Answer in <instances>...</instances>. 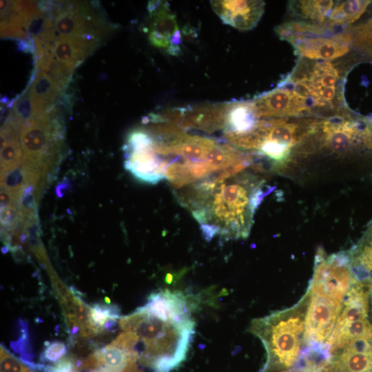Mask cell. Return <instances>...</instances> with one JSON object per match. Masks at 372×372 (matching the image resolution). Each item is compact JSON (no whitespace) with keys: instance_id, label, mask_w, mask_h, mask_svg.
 Returning <instances> with one entry per match:
<instances>
[{"instance_id":"cell-10","label":"cell","mask_w":372,"mask_h":372,"mask_svg":"<svg viewBox=\"0 0 372 372\" xmlns=\"http://www.w3.org/2000/svg\"><path fill=\"white\" fill-rule=\"evenodd\" d=\"M211 5L224 23L239 30L253 29L265 10L262 1H211Z\"/></svg>"},{"instance_id":"cell-15","label":"cell","mask_w":372,"mask_h":372,"mask_svg":"<svg viewBox=\"0 0 372 372\" xmlns=\"http://www.w3.org/2000/svg\"><path fill=\"white\" fill-rule=\"evenodd\" d=\"M258 121L252 101L230 103L224 128L225 138L250 133L255 129Z\"/></svg>"},{"instance_id":"cell-12","label":"cell","mask_w":372,"mask_h":372,"mask_svg":"<svg viewBox=\"0 0 372 372\" xmlns=\"http://www.w3.org/2000/svg\"><path fill=\"white\" fill-rule=\"evenodd\" d=\"M230 103L206 104L183 108L181 127H196L206 132L225 128Z\"/></svg>"},{"instance_id":"cell-22","label":"cell","mask_w":372,"mask_h":372,"mask_svg":"<svg viewBox=\"0 0 372 372\" xmlns=\"http://www.w3.org/2000/svg\"><path fill=\"white\" fill-rule=\"evenodd\" d=\"M67 353L65 344L60 341H54L48 344L41 355L43 362L58 364L62 361Z\"/></svg>"},{"instance_id":"cell-1","label":"cell","mask_w":372,"mask_h":372,"mask_svg":"<svg viewBox=\"0 0 372 372\" xmlns=\"http://www.w3.org/2000/svg\"><path fill=\"white\" fill-rule=\"evenodd\" d=\"M269 192L262 180L249 173H239L221 183L214 177L198 183L185 192L183 203L192 208L206 240L217 234L245 238L255 212Z\"/></svg>"},{"instance_id":"cell-23","label":"cell","mask_w":372,"mask_h":372,"mask_svg":"<svg viewBox=\"0 0 372 372\" xmlns=\"http://www.w3.org/2000/svg\"><path fill=\"white\" fill-rule=\"evenodd\" d=\"M71 184L68 179H65L57 185L55 189L56 194L58 197H62L65 192L70 189Z\"/></svg>"},{"instance_id":"cell-4","label":"cell","mask_w":372,"mask_h":372,"mask_svg":"<svg viewBox=\"0 0 372 372\" xmlns=\"http://www.w3.org/2000/svg\"><path fill=\"white\" fill-rule=\"evenodd\" d=\"M23 163L41 170L44 176L56 163L63 145V126L57 106L26 122L19 131Z\"/></svg>"},{"instance_id":"cell-11","label":"cell","mask_w":372,"mask_h":372,"mask_svg":"<svg viewBox=\"0 0 372 372\" xmlns=\"http://www.w3.org/2000/svg\"><path fill=\"white\" fill-rule=\"evenodd\" d=\"M39 8L34 1H1V37L28 40V25Z\"/></svg>"},{"instance_id":"cell-17","label":"cell","mask_w":372,"mask_h":372,"mask_svg":"<svg viewBox=\"0 0 372 372\" xmlns=\"http://www.w3.org/2000/svg\"><path fill=\"white\" fill-rule=\"evenodd\" d=\"M333 1H292L288 4L291 14L300 21L314 24L327 23L333 8Z\"/></svg>"},{"instance_id":"cell-2","label":"cell","mask_w":372,"mask_h":372,"mask_svg":"<svg viewBox=\"0 0 372 372\" xmlns=\"http://www.w3.org/2000/svg\"><path fill=\"white\" fill-rule=\"evenodd\" d=\"M123 331L133 333L139 362L154 372H169L186 358L195 332L192 316L157 315L142 307L121 317ZM135 350V348H134Z\"/></svg>"},{"instance_id":"cell-7","label":"cell","mask_w":372,"mask_h":372,"mask_svg":"<svg viewBox=\"0 0 372 372\" xmlns=\"http://www.w3.org/2000/svg\"><path fill=\"white\" fill-rule=\"evenodd\" d=\"M252 103L259 118L302 117L312 112L307 101L282 82L275 90L255 98Z\"/></svg>"},{"instance_id":"cell-18","label":"cell","mask_w":372,"mask_h":372,"mask_svg":"<svg viewBox=\"0 0 372 372\" xmlns=\"http://www.w3.org/2000/svg\"><path fill=\"white\" fill-rule=\"evenodd\" d=\"M93 51L79 41L56 38L50 50L47 52L57 61L74 70Z\"/></svg>"},{"instance_id":"cell-5","label":"cell","mask_w":372,"mask_h":372,"mask_svg":"<svg viewBox=\"0 0 372 372\" xmlns=\"http://www.w3.org/2000/svg\"><path fill=\"white\" fill-rule=\"evenodd\" d=\"M124 166L136 179L156 184L165 178L168 161L155 150L154 140L147 130L132 131L123 146Z\"/></svg>"},{"instance_id":"cell-13","label":"cell","mask_w":372,"mask_h":372,"mask_svg":"<svg viewBox=\"0 0 372 372\" xmlns=\"http://www.w3.org/2000/svg\"><path fill=\"white\" fill-rule=\"evenodd\" d=\"M93 371L124 372L128 368L136 365L138 353L128 350L112 342L90 355Z\"/></svg>"},{"instance_id":"cell-24","label":"cell","mask_w":372,"mask_h":372,"mask_svg":"<svg viewBox=\"0 0 372 372\" xmlns=\"http://www.w3.org/2000/svg\"><path fill=\"white\" fill-rule=\"evenodd\" d=\"M280 372H317L314 370H312V369H307V368H304V369H293V370H291V371H280Z\"/></svg>"},{"instance_id":"cell-9","label":"cell","mask_w":372,"mask_h":372,"mask_svg":"<svg viewBox=\"0 0 372 372\" xmlns=\"http://www.w3.org/2000/svg\"><path fill=\"white\" fill-rule=\"evenodd\" d=\"M151 16L149 39L156 47L164 48L172 55L180 52V33L176 18L167 1H149L147 6Z\"/></svg>"},{"instance_id":"cell-6","label":"cell","mask_w":372,"mask_h":372,"mask_svg":"<svg viewBox=\"0 0 372 372\" xmlns=\"http://www.w3.org/2000/svg\"><path fill=\"white\" fill-rule=\"evenodd\" d=\"M340 96L347 112L372 121V61L351 66L341 81Z\"/></svg>"},{"instance_id":"cell-3","label":"cell","mask_w":372,"mask_h":372,"mask_svg":"<svg viewBox=\"0 0 372 372\" xmlns=\"http://www.w3.org/2000/svg\"><path fill=\"white\" fill-rule=\"evenodd\" d=\"M307 303L306 293L293 307L251 321L249 331L260 338L267 353L263 372L299 366Z\"/></svg>"},{"instance_id":"cell-20","label":"cell","mask_w":372,"mask_h":372,"mask_svg":"<svg viewBox=\"0 0 372 372\" xmlns=\"http://www.w3.org/2000/svg\"><path fill=\"white\" fill-rule=\"evenodd\" d=\"M27 185V180L23 167L13 169L1 176V189L21 196Z\"/></svg>"},{"instance_id":"cell-25","label":"cell","mask_w":372,"mask_h":372,"mask_svg":"<svg viewBox=\"0 0 372 372\" xmlns=\"http://www.w3.org/2000/svg\"><path fill=\"white\" fill-rule=\"evenodd\" d=\"M124 372H141V371L138 370L136 365H134L133 366L128 368Z\"/></svg>"},{"instance_id":"cell-16","label":"cell","mask_w":372,"mask_h":372,"mask_svg":"<svg viewBox=\"0 0 372 372\" xmlns=\"http://www.w3.org/2000/svg\"><path fill=\"white\" fill-rule=\"evenodd\" d=\"M347 251L355 276L372 279V220L358 242Z\"/></svg>"},{"instance_id":"cell-8","label":"cell","mask_w":372,"mask_h":372,"mask_svg":"<svg viewBox=\"0 0 372 372\" xmlns=\"http://www.w3.org/2000/svg\"><path fill=\"white\" fill-rule=\"evenodd\" d=\"M298 55L311 61H331L350 50L351 36L347 28L333 35H310L291 44Z\"/></svg>"},{"instance_id":"cell-14","label":"cell","mask_w":372,"mask_h":372,"mask_svg":"<svg viewBox=\"0 0 372 372\" xmlns=\"http://www.w3.org/2000/svg\"><path fill=\"white\" fill-rule=\"evenodd\" d=\"M63 89L41 70H37L28 90L36 118L55 106Z\"/></svg>"},{"instance_id":"cell-21","label":"cell","mask_w":372,"mask_h":372,"mask_svg":"<svg viewBox=\"0 0 372 372\" xmlns=\"http://www.w3.org/2000/svg\"><path fill=\"white\" fill-rule=\"evenodd\" d=\"M0 372H30V371L27 366L1 346L0 349Z\"/></svg>"},{"instance_id":"cell-19","label":"cell","mask_w":372,"mask_h":372,"mask_svg":"<svg viewBox=\"0 0 372 372\" xmlns=\"http://www.w3.org/2000/svg\"><path fill=\"white\" fill-rule=\"evenodd\" d=\"M371 1L351 0L336 3L327 23L333 27H344L358 20L366 11Z\"/></svg>"}]
</instances>
